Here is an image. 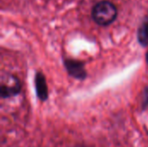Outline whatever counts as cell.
Listing matches in <instances>:
<instances>
[{
  "label": "cell",
  "instance_id": "cell-1",
  "mask_svg": "<svg viewBox=\"0 0 148 147\" xmlns=\"http://www.w3.org/2000/svg\"><path fill=\"white\" fill-rule=\"evenodd\" d=\"M117 15L118 10L116 6L108 0L100 1L92 10V17L94 21L101 26L111 24L116 19Z\"/></svg>",
  "mask_w": 148,
  "mask_h": 147
},
{
  "label": "cell",
  "instance_id": "cell-2",
  "mask_svg": "<svg viewBox=\"0 0 148 147\" xmlns=\"http://www.w3.org/2000/svg\"><path fill=\"white\" fill-rule=\"evenodd\" d=\"M21 90V83L19 80L10 74L3 75L1 77V97L10 98L19 94Z\"/></svg>",
  "mask_w": 148,
  "mask_h": 147
},
{
  "label": "cell",
  "instance_id": "cell-3",
  "mask_svg": "<svg viewBox=\"0 0 148 147\" xmlns=\"http://www.w3.org/2000/svg\"><path fill=\"white\" fill-rule=\"evenodd\" d=\"M65 66L70 75L74 76L75 78H80V79L85 78L86 72L82 62L68 60L65 62Z\"/></svg>",
  "mask_w": 148,
  "mask_h": 147
},
{
  "label": "cell",
  "instance_id": "cell-4",
  "mask_svg": "<svg viewBox=\"0 0 148 147\" xmlns=\"http://www.w3.org/2000/svg\"><path fill=\"white\" fill-rule=\"evenodd\" d=\"M36 89L38 98L41 101H46L48 98V88L45 78L41 73H37L36 76Z\"/></svg>",
  "mask_w": 148,
  "mask_h": 147
},
{
  "label": "cell",
  "instance_id": "cell-5",
  "mask_svg": "<svg viewBox=\"0 0 148 147\" xmlns=\"http://www.w3.org/2000/svg\"><path fill=\"white\" fill-rule=\"evenodd\" d=\"M138 41L142 46L148 44V18H145V21L141 23L138 29Z\"/></svg>",
  "mask_w": 148,
  "mask_h": 147
},
{
  "label": "cell",
  "instance_id": "cell-6",
  "mask_svg": "<svg viewBox=\"0 0 148 147\" xmlns=\"http://www.w3.org/2000/svg\"><path fill=\"white\" fill-rule=\"evenodd\" d=\"M148 106V88L145 90L144 96H143V107H147Z\"/></svg>",
  "mask_w": 148,
  "mask_h": 147
},
{
  "label": "cell",
  "instance_id": "cell-7",
  "mask_svg": "<svg viewBox=\"0 0 148 147\" xmlns=\"http://www.w3.org/2000/svg\"><path fill=\"white\" fill-rule=\"evenodd\" d=\"M77 147H86V146H77Z\"/></svg>",
  "mask_w": 148,
  "mask_h": 147
}]
</instances>
